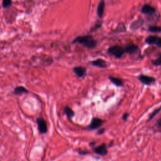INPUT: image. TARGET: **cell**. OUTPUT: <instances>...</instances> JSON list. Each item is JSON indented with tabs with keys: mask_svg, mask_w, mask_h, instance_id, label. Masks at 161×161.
Segmentation results:
<instances>
[{
	"mask_svg": "<svg viewBox=\"0 0 161 161\" xmlns=\"http://www.w3.org/2000/svg\"><path fill=\"white\" fill-rule=\"evenodd\" d=\"M73 43H78L81 44L84 47L89 49L95 48L97 46V42L91 35H86L84 36H79L76 37L72 42Z\"/></svg>",
	"mask_w": 161,
	"mask_h": 161,
	"instance_id": "cell-1",
	"label": "cell"
},
{
	"mask_svg": "<svg viewBox=\"0 0 161 161\" xmlns=\"http://www.w3.org/2000/svg\"><path fill=\"white\" fill-rule=\"evenodd\" d=\"M108 52L110 54L113 56L114 57H115L117 59L121 58L123 55L125 53L124 48H123L120 45H113L108 48Z\"/></svg>",
	"mask_w": 161,
	"mask_h": 161,
	"instance_id": "cell-2",
	"label": "cell"
},
{
	"mask_svg": "<svg viewBox=\"0 0 161 161\" xmlns=\"http://www.w3.org/2000/svg\"><path fill=\"white\" fill-rule=\"evenodd\" d=\"M36 124L37 125L38 130L40 134L43 135L47 134L48 132V126L47 124L45 119L42 117H39L36 119Z\"/></svg>",
	"mask_w": 161,
	"mask_h": 161,
	"instance_id": "cell-3",
	"label": "cell"
},
{
	"mask_svg": "<svg viewBox=\"0 0 161 161\" xmlns=\"http://www.w3.org/2000/svg\"><path fill=\"white\" fill-rule=\"evenodd\" d=\"M103 120L99 118H93L92 119L90 125L88 126L89 130H96L100 128L103 124Z\"/></svg>",
	"mask_w": 161,
	"mask_h": 161,
	"instance_id": "cell-4",
	"label": "cell"
},
{
	"mask_svg": "<svg viewBox=\"0 0 161 161\" xmlns=\"http://www.w3.org/2000/svg\"><path fill=\"white\" fill-rule=\"evenodd\" d=\"M138 79L140 80V81L145 84V85H150L152 83H154L156 82V78L151 77V76H146V75H140Z\"/></svg>",
	"mask_w": 161,
	"mask_h": 161,
	"instance_id": "cell-5",
	"label": "cell"
},
{
	"mask_svg": "<svg viewBox=\"0 0 161 161\" xmlns=\"http://www.w3.org/2000/svg\"><path fill=\"white\" fill-rule=\"evenodd\" d=\"M125 52L130 55H134L140 52V49L137 45L135 44H128L124 48Z\"/></svg>",
	"mask_w": 161,
	"mask_h": 161,
	"instance_id": "cell-6",
	"label": "cell"
},
{
	"mask_svg": "<svg viewBox=\"0 0 161 161\" xmlns=\"http://www.w3.org/2000/svg\"><path fill=\"white\" fill-rule=\"evenodd\" d=\"M141 12L144 14L147 15V16H152L156 13V9L155 8L150 6V5L146 4L142 6Z\"/></svg>",
	"mask_w": 161,
	"mask_h": 161,
	"instance_id": "cell-7",
	"label": "cell"
},
{
	"mask_svg": "<svg viewBox=\"0 0 161 161\" xmlns=\"http://www.w3.org/2000/svg\"><path fill=\"white\" fill-rule=\"evenodd\" d=\"M93 151L96 154L100 155L102 156H106L108 154V149H107L106 145L105 143H102L101 145H99V146L93 149Z\"/></svg>",
	"mask_w": 161,
	"mask_h": 161,
	"instance_id": "cell-8",
	"label": "cell"
},
{
	"mask_svg": "<svg viewBox=\"0 0 161 161\" xmlns=\"http://www.w3.org/2000/svg\"><path fill=\"white\" fill-rule=\"evenodd\" d=\"M72 70L74 74L79 78H83L84 76L86 75V69L82 66L74 67Z\"/></svg>",
	"mask_w": 161,
	"mask_h": 161,
	"instance_id": "cell-9",
	"label": "cell"
},
{
	"mask_svg": "<svg viewBox=\"0 0 161 161\" xmlns=\"http://www.w3.org/2000/svg\"><path fill=\"white\" fill-rule=\"evenodd\" d=\"M29 93L28 90L22 86H18L15 87L13 91V94L16 96H21L25 94H28Z\"/></svg>",
	"mask_w": 161,
	"mask_h": 161,
	"instance_id": "cell-10",
	"label": "cell"
},
{
	"mask_svg": "<svg viewBox=\"0 0 161 161\" xmlns=\"http://www.w3.org/2000/svg\"><path fill=\"white\" fill-rule=\"evenodd\" d=\"M90 64L95 67L100 68H106L107 67L106 62L102 59H98L95 60L91 61V62H90Z\"/></svg>",
	"mask_w": 161,
	"mask_h": 161,
	"instance_id": "cell-11",
	"label": "cell"
},
{
	"mask_svg": "<svg viewBox=\"0 0 161 161\" xmlns=\"http://www.w3.org/2000/svg\"><path fill=\"white\" fill-rule=\"evenodd\" d=\"M105 9V0H101V1L99 2V3H98V5L97 7V14L100 18L103 17Z\"/></svg>",
	"mask_w": 161,
	"mask_h": 161,
	"instance_id": "cell-12",
	"label": "cell"
},
{
	"mask_svg": "<svg viewBox=\"0 0 161 161\" xmlns=\"http://www.w3.org/2000/svg\"><path fill=\"white\" fill-rule=\"evenodd\" d=\"M143 24V20L142 19L140 20H137L136 21H134V22H132L131 25H130V29L132 30H136L137 29L140 28L142 25Z\"/></svg>",
	"mask_w": 161,
	"mask_h": 161,
	"instance_id": "cell-13",
	"label": "cell"
},
{
	"mask_svg": "<svg viewBox=\"0 0 161 161\" xmlns=\"http://www.w3.org/2000/svg\"><path fill=\"white\" fill-rule=\"evenodd\" d=\"M108 78L110 80V81L117 86L120 87L124 85V81H123V80L120 78L113 77V76H109Z\"/></svg>",
	"mask_w": 161,
	"mask_h": 161,
	"instance_id": "cell-14",
	"label": "cell"
},
{
	"mask_svg": "<svg viewBox=\"0 0 161 161\" xmlns=\"http://www.w3.org/2000/svg\"><path fill=\"white\" fill-rule=\"evenodd\" d=\"M64 112L69 119H71L74 116V111L68 106H66L64 107Z\"/></svg>",
	"mask_w": 161,
	"mask_h": 161,
	"instance_id": "cell-15",
	"label": "cell"
},
{
	"mask_svg": "<svg viewBox=\"0 0 161 161\" xmlns=\"http://www.w3.org/2000/svg\"><path fill=\"white\" fill-rule=\"evenodd\" d=\"M126 31L125 25L124 23H119L117 28L114 30V33H121Z\"/></svg>",
	"mask_w": 161,
	"mask_h": 161,
	"instance_id": "cell-16",
	"label": "cell"
},
{
	"mask_svg": "<svg viewBox=\"0 0 161 161\" xmlns=\"http://www.w3.org/2000/svg\"><path fill=\"white\" fill-rule=\"evenodd\" d=\"M157 39H158V37H157V36L150 35V36H149L146 38V39H145V42H146V43L149 44V45L155 44Z\"/></svg>",
	"mask_w": 161,
	"mask_h": 161,
	"instance_id": "cell-17",
	"label": "cell"
},
{
	"mask_svg": "<svg viewBox=\"0 0 161 161\" xmlns=\"http://www.w3.org/2000/svg\"><path fill=\"white\" fill-rule=\"evenodd\" d=\"M148 30L150 32L154 33H161V27L157 26H150Z\"/></svg>",
	"mask_w": 161,
	"mask_h": 161,
	"instance_id": "cell-18",
	"label": "cell"
},
{
	"mask_svg": "<svg viewBox=\"0 0 161 161\" xmlns=\"http://www.w3.org/2000/svg\"><path fill=\"white\" fill-rule=\"evenodd\" d=\"M161 111V106L159 107V108L155 110L154 111H153L150 115H149V120L148 121H150L152 118H154V117H155L157 114Z\"/></svg>",
	"mask_w": 161,
	"mask_h": 161,
	"instance_id": "cell-19",
	"label": "cell"
},
{
	"mask_svg": "<svg viewBox=\"0 0 161 161\" xmlns=\"http://www.w3.org/2000/svg\"><path fill=\"white\" fill-rule=\"evenodd\" d=\"M152 63L153 65H154L156 66H161V53L159 55V57L157 59H156L152 61Z\"/></svg>",
	"mask_w": 161,
	"mask_h": 161,
	"instance_id": "cell-20",
	"label": "cell"
},
{
	"mask_svg": "<svg viewBox=\"0 0 161 161\" xmlns=\"http://www.w3.org/2000/svg\"><path fill=\"white\" fill-rule=\"evenodd\" d=\"M11 0H3V6L4 8H7L11 5Z\"/></svg>",
	"mask_w": 161,
	"mask_h": 161,
	"instance_id": "cell-21",
	"label": "cell"
},
{
	"mask_svg": "<svg viewBox=\"0 0 161 161\" xmlns=\"http://www.w3.org/2000/svg\"><path fill=\"white\" fill-rule=\"evenodd\" d=\"M101 27V23H100V24H97L93 28H91V32L96 31V30L99 28Z\"/></svg>",
	"mask_w": 161,
	"mask_h": 161,
	"instance_id": "cell-22",
	"label": "cell"
},
{
	"mask_svg": "<svg viewBox=\"0 0 161 161\" xmlns=\"http://www.w3.org/2000/svg\"><path fill=\"white\" fill-rule=\"evenodd\" d=\"M155 44L157 46V47L161 48V38L160 37H158V39Z\"/></svg>",
	"mask_w": 161,
	"mask_h": 161,
	"instance_id": "cell-23",
	"label": "cell"
},
{
	"mask_svg": "<svg viewBox=\"0 0 161 161\" xmlns=\"http://www.w3.org/2000/svg\"><path fill=\"white\" fill-rule=\"evenodd\" d=\"M128 116H129V114L127 113H124V114H123V116H122V120H124V121H126L127 120Z\"/></svg>",
	"mask_w": 161,
	"mask_h": 161,
	"instance_id": "cell-24",
	"label": "cell"
},
{
	"mask_svg": "<svg viewBox=\"0 0 161 161\" xmlns=\"http://www.w3.org/2000/svg\"><path fill=\"white\" fill-rule=\"evenodd\" d=\"M105 128H99L98 130V135H102L105 133Z\"/></svg>",
	"mask_w": 161,
	"mask_h": 161,
	"instance_id": "cell-25",
	"label": "cell"
},
{
	"mask_svg": "<svg viewBox=\"0 0 161 161\" xmlns=\"http://www.w3.org/2000/svg\"><path fill=\"white\" fill-rule=\"evenodd\" d=\"M78 152L81 155H87L89 154L88 152H84V151H81V150H78Z\"/></svg>",
	"mask_w": 161,
	"mask_h": 161,
	"instance_id": "cell-26",
	"label": "cell"
},
{
	"mask_svg": "<svg viewBox=\"0 0 161 161\" xmlns=\"http://www.w3.org/2000/svg\"><path fill=\"white\" fill-rule=\"evenodd\" d=\"M157 124L160 128H161V118L157 121Z\"/></svg>",
	"mask_w": 161,
	"mask_h": 161,
	"instance_id": "cell-27",
	"label": "cell"
}]
</instances>
